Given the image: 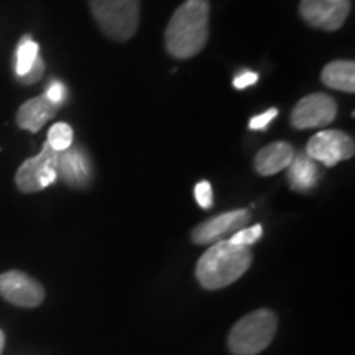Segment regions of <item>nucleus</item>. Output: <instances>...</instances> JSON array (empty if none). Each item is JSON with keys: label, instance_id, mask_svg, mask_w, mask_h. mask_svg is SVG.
Instances as JSON below:
<instances>
[{"label": "nucleus", "instance_id": "nucleus-8", "mask_svg": "<svg viewBox=\"0 0 355 355\" xmlns=\"http://www.w3.org/2000/svg\"><path fill=\"white\" fill-rule=\"evenodd\" d=\"M337 104L327 94H311L301 99L291 112V125L300 130L326 127L334 122Z\"/></svg>", "mask_w": 355, "mask_h": 355}, {"label": "nucleus", "instance_id": "nucleus-10", "mask_svg": "<svg viewBox=\"0 0 355 355\" xmlns=\"http://www.w3.org/2000/svg\"><path fill=\"white\" fill-rule=\"evenodd\" d=\"M248 219H250V214L245 209L224 212V214L212 217V219L199 224L193 230L191 237H193V242L199 243V245L216 242L222 235L243 229V225L247 224Z\"/></svg>", "mask_w": 355, "mask_h": 355}, {"label": "nucleus", "instance_id": "nucleus-3", "mask_svg": "<svg viewBox=\"0 0 355 355\" xmlns=\"http://www.w3.org/2000/svg\"><path fill=\"white\" fill-rule=\"evenodd\" d=\"M278 327L273 311L259 309L247 314L232 327L229 349L234 355H257L268 347Z\"/></svg>", "mask_w": 355, "mask_h": 355}, {"label": "nucleus", "instance_id": "nucleus-5", "mask_svg": "<svg viewBox=\"0 0 355 355\" xmlns=\"http://www.w3.org/2000/svg\"><path fill=\"white\" fill-rule=\"evenodd\" d=\"M58 180V152L44 141L37 157L21 163L15 175V183L21 193H38Z\"/></svg>", "mask_w": 355, "mask_h": 355}, {"label": "nucleus", "instance_id": "nucleus-14", "mask_svg": "<svg viewBox=\"0 0 355 355\" xmlns=\"http://www.w3.org/2000/svg\"><path fill=\"white\" fill-rule=\"evenodd\" d=\"M286 170L288 183H290L291 189L300 191V193L311 191L321 180V170H319L318 163L306 153L295 155Z\"/></svg>", "mask_w": 355, "mask_h": 355}, {"label": "nucleus", "instance_id": "nucleus-16", "mask_svg": "<svg viewBox=\"0 0 355 355\" xmlns=\"http://www.w3.org/2000/svg\"><path fill=\"white\" fill-rule=\"evenodd\" d=\"M40 56V46L37 42H33L32 37H24L20 40L19 48H17V60H15V73L21 78L28 73L37 58Z\"/></svg>", "mask_w": 355, "mask_h": 355}, {"label": "nucleus", "instance_id": "nucleus-17", "mask_svg": "<svg viewBox=\"0 0 355 355\" xmlns=\"http://www.w3.org/2000/svg\"><path fill=\"white\" fill-rule=\"evenodd\" d=\"M73 140H74L73 127L68 125V123H64V122L55 123V125L48 130L46 144L50 145L51 148L58 153L68 150L69 146L73 145Z\"/></svg>", "mask_w": 355, "mask_h": 355}, {"label": "nucleus", "instance_id": "nucleus-4", "mask_svg": "<svg viewBox=\"0 0 355 355\" xmlns=\"http://www.w3.org/2000/svg\"><path fill=\"white\" fill-rule=\"evenodd\" d=\"M101 30L115 42H127L140 24V0H87Z\"/></svg>", "mask_w": 355, "mask_h": 355}, {"label": "nucleus", "instance_id": "nucleus-15", "mask_svg": "<svg viewBox=\"0 0 355 355\" xmlns=\"http://www.w3.org/2000/svg\"><path fill=\"white\" fill-rule=\"evenodd\" d=\"M321 81L327 87L343 92H355V64L354 61H331L321 73Z\"/></svg>", "mask_w": 355, "mask_h": 355}, {"label": "nucleus", "instance_id": "nucleus-2", "mask_svg": "<svg viewBox=\"0 0 355 355\" xmlns=\"http://www.w3.org/2000/svg\"><path fill=\"white\" fill-rule=\"evenodd\" d=\"M252 265V250L220 241L207 248L196 266L198 282L206 290H220L237 282Z\"/></svg>", "mask_w": 355, "mask_h": 355}, {"label": "nucleus", "instance_id": "nucleus-13", "mask_svg": "<svg viewBox=\"0 0 355 355\" xmlns=\"http://www.w3.org/2000/svg\"><path fill=\"white\" fill-rule=\"evenodd\" d=\"M295 158V148L286 141H275L261 148L255 157V170L261 176H272L286 170Z\"/></svg>", "mask_w": 355, "mask_h": 355}, {"label": "nucleus", "instance_id": "nucleus-23", "mask_svg": "<svg viewBox=\"0 0 355 355\" xmlns=\"http://www.w3.org/2000/svg\"><path fill=\"white\" fill-rule=\"evenodd\" d=\"M259 81V74L252 73V71H245V73H241L237 78L234 79V87L235 89H245L252 84Z\"/></svg>", "mask_w": 355, "mask_h": 355}, {"label": "nucleus", "instance_id": "nucleus-18", "mask_svg": "<svg viewBox=\"0 0 355 355\" xmlns=\"http://www.w3.org/2000/svg\"><path fill=\"white\" fill-rule=\"evenodd\" d=\"M261 234H263V227H261L260 224H257V225H252V227L237 230V232L229 239V242L234 243V245L250 247L254 245L257 241H260Z\"/></svg>", "mask_w": 355, "mask_h": 355}, {"label": "nucleus", "instance_id": "nucleus-12", "mask_svg": "<svg viewBox=\"0 0 355 355\" xmlns=\"http://www.w3.org/2000/svg\"><path fill=\"white\" fill-rule=\"evenodd\" d=\"M58 110L60 107L48 101L46 96L42 94L20 105L19 112H17V123L24 130L37 133L42 130L44 123L55 117Z\"/></svg>", "mask_w": 355, "mask_h": 355}, {"label": "nucleus", "instance_id": "nucleus-1", "mask_svg": "<svg viewBox=\"0 0 355 355\" xmlns=\"http://www.w3.org/2000/svg\"><path fill=\"white\" fill-rule=\"evenodd\" d=\"M209 0H186L173 13L165 32L166 50L176 60H189L209 38Z\"/></svg>", "mask_w": 355, "mask_h": 355}, {"label": "nucleus", "instance_id": "nucleus-20", "mask_svg": "<svg viewBox=\"0 0 355 355\" xmlns=\"http://www.w3.org/2000/svg\"><path fill=\"white\" fill-rule=\"evenodd\" d=\"M44 96L48 97V101L53 102L55 105H58V107H61V105L64 104L68 92H66V87L63 83L53 81L50 86H48L46 91H44Z\"/></svg>", "mask_w": 355, "mask_h": 355}, {"label": "nucleus", "instance_id": "nucleus-19", "mask_svg": "<svg viewBox=\"0 0 355 355\" xmlns=\"http://www.w3.org/2000/svg\"><path fill=\"white\" fill-rule=\"evenodd\" d=\"M194 196H196V201L202 209H209L214 202V193H212V186L209 181H199L194 188Z\"/></svg>", "mask_w": 355, "mask_h": 355}, {"label": "nucleus", "instance_id": "nucleus-11", "mask_svg": "<svg viewBox=\"0 0 355 355\" xmlns=\"http://www.w3.org/2000/svg\"><path fill=\"white\" fill-rule=\"evenodd\" d=\"M92 166L87 153L79 146L71 145L58 153V178L73 188H84L91 181Z\"/></svg>", "mask_w": 355, "mask_h": 355}, {"label": "nucleus", "instance_id": "nucleus-22", "mask_svg": "<svg viewBox=\"0 0 355 355\" xmlns=\"http://www.w3.org/2000/svg\"><path fill=\"white\" fill-rule=\"evenodd\" d=\"M277 115H278V110L277 109H270V110H266V112H263V114L255 115V117L250 119L248 128H250V130H265V128L270 125V122H272L273 119L277 117Z\"/></svg>", "mask_w": 355, "mask_h": 355}, {"label": "nucleus", "instance_id": "nucleus-24", "mask_svg": "<svg viewBox=\"0 0 355 355\" xmlns=\"http://www.w3.org/2000/svg\"><path fill=\"white\" fill-rule=\"evenodd\" d=\"M3 347H6V336H3V332L0 331V354L3 352Z\"/></svg>", "mask_w": 355, "mask_h": 355}, {"label": "nucleus", "instance_id": "nucleus-21", "mask_svg": "<svg viewBox=\"0 0 355 355\" xmlns=\"http://www.w3.org/2000/svg\"><path fill=\"white\" fill-rule=\"evenodd\" d=\"M43 73H44V61H43L42 56H38L32 68L28 69V73H26L25 76L19 78V79H20L21 84H25V86H30V84L38 83L40 79L43 78Z\"/></svg>", "mask_w": 355, "mask_h": 355}, {"label": "nucleus", "instance_id": "nucleus-9", "mask_svg": "<svg viewBox=\"0 0 355 355\" xmlns=\"http://www.w3.org/2000/svg\"><path fill=\"white\" fill-rule=\"evenodd\" d=\"M0 296L21 308H35L44 300V290L37 279L19 270L0 275Z\"/></svg>", "mask_w": 355, "mask_h": 355}, {"label": "nucleus", "instance_id": "nucleus-6", "mask_svg": "<svg viewBox=\"0 0 355 355\" xmlns=\"http://www.w3.org/2000/svg\"><path fill=\"white\" fill-rule=\"evenodd\" d=\"M355 152L354 140L345 132L321 130L306 145V155L324 166H336L337 163L352 158Z\"/></svg>", "mask_w": 355, "mask_h": 355}, {"label": "nucleus", "instance_id": "nucleus-7", "mask_svg": "<svg viewBox=\"0 0 355 355\" xmlns=\"http://www.w3.org/2000/svg\"><path fill=\"white\" fill-rule=\"evenodd\" d=\"M300 13L314 28L336 32L350 13V0H301Z\"/></svg>", "mask_w": 355, "mask_h": 355}]
</instances>
